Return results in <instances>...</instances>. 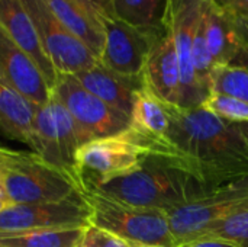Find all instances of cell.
<instances>
[{"mask_svg": "<svg viewBox=\"0 0 248 247\" xmlns=\"http://www.w3.org/2000/svg\"><path fill=\"white\" fill-rule=\"evenodd\" d=\"M215 189L218 188L206 185L167 159L151 156L141 169L100 182L81 192H96L126 205L161 210L167 214Z\"/></svg>", "mask_w": 248, "mask_h": 247, "instance_id": "obj_1", "label": "cell"}, {"mask_svg": "<svg viewBox=\"0 0 248 247\" xmlns=\"http://www.w3.org/2000/svg\"><path fill=\"white\" fill-rule=\"evenodd\" d=\"M173 148L170 140H155L129 128L115 137L93 140L77 151L76 175L81 191L135 172L151 156L163 157Z\"/></svg>", "mask_w": 248, "mask_h": 247, "instance_id": "obj_2", "label": "cell"}, {"mask_svg": "<svg viewBox=\"0 0 248 247\" xmlns=\"http://www.w3.org/2000/svg\"><path fill=\"white\" fill-rule=\"evenodd\" d=\"M3 157L10 204L58 202L81 192L77 176L48 163L36 153L3 148Z\"/></svg>", "mask_w": 248, "mask_h": 247, "instance_id": "obj_3", "label": "cell"}, {"mask_svg": "<svg viewBox=\"0 0 248 247\" xmlns=\"http://www.w3.org/2000/svg\"><path fill=\"white\" fill-rule=\"evenodd\" d=\"M92 210V224L116 234L129 245L177 247L167 214L109 199L96 192H83Z\"/></svg>", "mask_w": 248, "mask_h": 247, "instance_id": "obj_4", "label": "cell"}, {"mask_svg": "<svg viewBox=\"0 0 248 247\" xmlns=\"http://www.w3.org/2000/svg\"><path fill=\"white\" fill-rule=\"evenodd\" d=\"M248 210V178L224 185L167 213L170 230L179 245L201 239L211 227Z\"/></svg>", "mask_w": 248, "mask_h": 247, "instance_id": "obj_5", "label": "cell"}, {"mask_svg": "<svg viewBox=\"0 0 248 247\" xmlns=\"http://www.w3.org/2000/svg\"><path fill=\"white\" fill-rule=\"evenodd\" d=\"M51 93L67 108L89 141L125 132L131 118L84 89L73 74H58Z\"/></svg>", "mask_w": 248, "mask_h": 247, "instance_id": "obj_6", "label": "cell"}, {"mask_svg": "<svg viewBox=\"0 0 248 247\" xmlns=\"http://www.w3.org/2000/svg\"><path fill=\"white\" fill-rule=\"evenodd\" d=\"M35 134L38 140L36 154L48 163L77 176V151L90 141L67 108L52 93L45 105L36 108Z\"/></svg>", "mask_w": 248, "mask_h": 247, "instance_id": "obj_7", "label": "cell"}, {"mask_svg": "<svg viewBox=\"0 0 248 247\" xmlns=\"http://www.w3.org/2000/svg\"><path fill=\"white\" fill-rule=\"evenodd\" d=\"M92 210L83 192L58 202L10 204L0 213V233L86 229Z\"/></svg>", "mask_w": 248, "mask_h": 247, "instance_id": "obj_8", "label": "cell"}, {"mask_svg": "<svg viewBox=\"0 0 248 247\" xmlns=\"http://www.w3.org/2000/svg\"><path fill=\"white\" fill-rule=\"evenodd\" d=\"M42 44L58 74H77L94 67L97 57L54 16L44 0H22Z\"/></svg>", "mask_w": 248, "mask_h": 247, "instance_id": "obj_9", "label": "cell"}, {"mask_svg": "<svg viewBox=\"0 0 248 247\" xmlns=\"http://www.w3.org/2000/svg\"><path fill=\"white\" fill-rule=\"evenodd\" d=\"M205 3L206 0H169L167 6L166 26L173 35L180 66L182 108L201 106L206 99V95L198 84L192 58L193 39L205 9Z\"/></svg>", "mask_w": 248, "mask_h": 247, "instance_id": "obj_10", "label": "cell"}, {"mask_svg": "<svg viewBox=\"0 0 248 247\" xmlns=\"http://www.w3.org/2000/svg\"><path fill=\"white\" fill-rule=\"evenodd\" d=\"M102 25L105 44L99 63L125 77H142L148 54L161 35L144 32L110 16H102Z\"/></svg>", "mask_w": 248, "mask_h": 247, "instance_id": "obj_11", "label": "cell"}, {"mask_svg": "<svg viewBox=\"0 0 248 247\" xmlns=\"http://www.w3.org/2000/svg\"><path fill=\"white\" fill-rule=\"evenodd\" d=\"M144 86L161 102L182 106V77L177 51L173 35L166 26V32L154 42L144 71Z\"/></svg>", "mask_w": 248, "mask_h": 247, "instance_id": "obj_12", "label": "cell"}, {"mask_svg": "<svg viewBox=\"0 0 248 247\" xmlns=\"http://www.w3.org/2000/svg\"><path fill=\"white\" fill-rule=\"evenodd\" d=\"M0 70L10 84L36 106L45 105L51 98L44 74L35 61L0 26Z\"/></svg>", "mask_w": 248, "mask_h": 247, "instance_id": "obj_13", "label": "cell"}, {"mask_svg": "<svg viewBox=\"0 0 248 247\" xmlns=\"http://www.w3.org/2000/svg\"><path fill=\"white\" fill-rule=\"evenodd\" d=\"M0 26L35 61L52 90L58 73L46 57L32 19L22 0H0Z\"/></svg>", "mask_w": 248, "mask_h": 247, "instance_id": "obj_14", "label": "cell"}, {"mask_svg": "<svg viewBox=\"0 0 248 247\" xmlns=\"http://www.w3.org/2000/svg\"><path fill=\"white\" fill-rule=\"evenodd\" d=\"M80 84L90 93L97 96L109 106L124 112L131 118L137 95L142 89V77H125L110 71L100 63L94 67L73 74Z\"/></svg>", "mask_w": 248, "mask_h": 247, "instance_id": "obj_15", "label": "cell"}, {"mask_svg": "<svg viewBox=\"0 0 248 247\" xmlns=\"http://www.w3.org/2000/svg\"><path fill=\"white\" fill-rule=\"evenodd\" d=\"M54 16L78 38L96 57L102 55L105 32L102 15L94 12L83 0H44Z\"/></svg>", "mask_w": 248, "mask_h": 247, "instance_id": "obj_16", "label": "cell"}, {"mask_svg": "<svg viewBox=\"0 0 248 247\" xmlns=\"http://www.w3.org/2000/svg\"><path fill=\"white\" fill-rule=\"evenodd\" d=\"M36 105L22 96L0 70V128L38 153L35 134Z\"/></svg>", "mask_w": 248, "mask_h": 247, "instance_id": "obj_17", "label": "cell"}, {"mask_svg": "<svg viewBox=\"0 0 248 247\" xmlns=\"http://www.w3.org/2000/svg\"><path fill=\"white\" fill-rule=\"evenodd\" d=\"M202 20L214 67L234 64L243 45L235 31L232 15L218 7L212 0H206Z\"/></svg>", "mask_w": 248, "mask_h": 247, "instance_id": "obj_18", "label": "cell"}, {"mask_svg": "<svg viewBox=\"0 0 248 247\" xmlns=\"http://www.w3.org/2000/svg\"><path fill=\"white\" fill-rule=\"evenodd\" d=\"M169 0H112L109 16L153 35L166 32Z\"/></svg>", "mask_w": 248, "mask_h": 247, "instance_id": "obj_19", "label": "cell"}, {"mask_svg": "<svg viewBox=\"0 0 248 247\" xmlns=\"http://www.w3.org/2000/svg\"><path fill=\"white\" fill-rule=\"evenodd\" d=\"M131 128L155 140H167L170 121L164 108V102H161L145 86H142L137 95V100L131 114Z\"/></svg>", "mask_w": 248, "mask_h": 247, "instance_id": "obj_20", "label": "cell"}, {"mask_svg": "<svg viewBox=\"0 0 248 247\" xmlns=\"http://www.w3.org/2000/svg\"><path fill=\"white\" fill-rule=\"evenodd\" d=\"M84 229L0 233V247H77Z\"/></svg>", "mask_w": 248, "mask_h": 247, "instance_id": "obj_21", "label": "cell"}, {"mask_svg": "<svg viewBox=\"0 0 248 247\" xmlns=\"http://www.w3.org/2000/svg\"><path fill=\"white\" fill-rule=\"evenodd\" d=\"M208 90L248 102V68L240 64L215 66L209 76Z\"/></svg>", "mask_w": 248, "mask_h": 247, "instance_id": "obj_22", "label": "cell"}, {"mask_svg": "<svg viewBox=\"0 0 248 247\" xmlns=\"http://www.w3.org/2000/svg\"><path fill=\"white\" fill-rule=\"evenodd\" d=\"M201 239H222L234 242L241 247H248V210L232 214L219 221Z\"/></svg>", "mask_w": 248, "mask_h": 247, "instance_id": "obj_23", "label": "cell"}, {"mask_svg": "<svg viewBox=\"0 0 248 247\" xmlns=\"http://www.w3.org/2000/svg\"><path fill=\"white\" fill-rule=\"evenodd\" d=\"M219 118L232 122H248V102L225 95L211 93L201 105Z\"/></svg>", "mask_w": 248, "mask_h": 247, "instance_id": "obj_24", "label": "cell"}, {"mask_svg": "<svg viewBox=\"0 0 248 247\" xmlns=\"http://www.w3.org/2000/svg\"><path fill=\"white\" fill-rule=\"evenodd\" d=\"M77 247H132L124 239L116 234L106 231L94 224H90L84 229L83 236Z\"/></svg>", "mask_w": 248, "mask_h": 247, "instance_id": "obj_25", "label": "cell"}, {"mask_svg": "<svg viewBox=\"0 0 248 247\" xmlns=\"http://www.w3.org/2000/svg\"><path fill=\"white\" fill-rule=\"evenodd\" d=\"M218 7L230 12L231 15L248 13V0H212Z\"/></svg>", "mask_w": 248, "mask_h": 247, "instance_id": "obj_26", "label": "cell"}, {"mask_svg": "<svg viewBox=\"0 0 248 247\" xmlns=\"http://www.w3.org/2000/svg\"><path fill=\"white\" fill-rule=\"evenodd\" d=\"M232 19H234L235 31L238 33V38H240L243 48L248 49V13L232 15Z\"/></svg>", "mask_w": 248, "mask_h": 247, "instance_id": "obj_27", "label": "cell"}, {"mask_svg": "<svg viewBox=\"0 0 248 247\" xmlns=\"http://www.w3.org/2000/svg\"><path fill=\"white\" fill-rule=\"evenodd\" d=\"M177 247H241L240 245L230 242V240H222V239H199L195 242L183 243Z\"/></svg>", "mask_w": 248, "mask_h": 247, "instance_id": "obj_28", "label": "cell"}, {"mask_svg": "<svg viewBox=\"0 0 248 247\" xmlns=\"http://www.w3.org/2000/svg\"><path fill=\"white\" fill-rule=\"evenodd\" d=\"M3 148L0 147V213L10 205L7 191H6V176H4V157H3Z\"/></svg>", "mask_w": 248, "mask_h": 247, "instance_id": "obj_29", "label": "cell"}, {"mask_svg": "<svg viewBox=\"0 0 248 247\" xmlns=\"http://www.w3.org/2000/svg\"><path fill=\"white\" fill-rule=\"evenodd\" d=\"M87 6H90L94 12H97L102 16H109L110 3L112 0H83Z\"/></svg>", "mask_w": 248, "mask_h": 247, "instance_id": "obj_30", "label": "cell"}, {"mask_svg": "<svg viewBox=\"0 0 248 247\" xmlns=\"http://www.w3.org/2000/svg\"><path fill=\"white\" fill-rule=\"evenodd\" d=\"M237 60H240V63H235V64L244 66V67H247L248 68V49H246V48H241L240 55H238V58H237ZM237 60H235V61H237Z\"/></svg>", "mask_w": 248, "mask_h": 247, "instance_id": "obj_31", "label": "cell"}, {"mask_svg": "<svg viewBox=\"0 0 248 247\" xmlns=\"http://www.w3.org/2000/svg\"><path fill=\"white\" fill-rule=\"evenodd\" d=\"M132 247H155V246H140V245H131Z\"/></svg>", "mask_w": 248, "mask_h": 247, "instance_id": "obj_32", "label": "cell"}]
</instances>
